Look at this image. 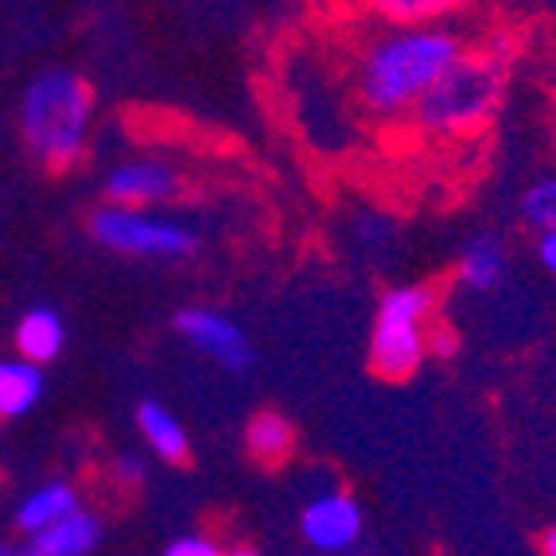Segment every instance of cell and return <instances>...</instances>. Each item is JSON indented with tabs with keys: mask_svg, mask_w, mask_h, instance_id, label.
<instances>
[{
	"mask_svg": "<svg viewBox=\"0 0 556 556\" xmlns=\"http://www.w3.org/2000/svg\"><path fill=\"white\" fill-rule=\"evenodd\" d=\"M176 195H179V176L167 164H156V160L121 164L105 179L110 206H125V211H137V206H149V203H167V199Z\"/></svg>",
	"mask_w": 556,
	"mask_h": 556,
	"instance_id": "obj_8",
	"label": "cell"
},
{
	"mask_svg": "<svg viewBox=\"0 0 556 556\" xmlns=\"http://www.w3.org/2000/svg\"><path fill=\"white\" fill-rule=\"evenodd\" d=\"M541 553H545V556H556V526L548 529L545 538H541Z\"/></svg>",
	"mask_w": 556,
	"mask_h": 556,
	"instance_id": "obj_22",
	"label": "cell"
},
{
	"mask_svg": "<svg viewBox=\"0 0 556 556\" xmlns=\"http://www.w3.org/2000/svg\"><path fill=\"white\" fill-rule=\"evenodd\" d=\"M43 397V370L24 358H0V420H16Z\"/></svg>",
	"mask_w": 556,
	"mask_h": 556,
	"instance_id": "obj_14",
	"label": "cell"
},
{
	"mask_svg": "<svg viewBox=\"0 0 556 556\" xmlns=\"http://www.w3.org/2000/svg\"><path fill=\"white\" fill-rule=\"evenodd\" d=\"M502 105V63L498 55H471L432 86L417 105V125L428 132H471L498 113Z\"/></svg>",
	"mask_w": 556,
	"mask_h": 556,
	"instance_id": "obj_3",
	"label": "cell"
},
{
	"mask_svg": "<svg viewBox=\"0 0 556 556\" xmlns=\"http://www.w3.org/2000/svg\"><path fill=\"white\" fill-rule=\"evenodd\" d=\"M226 556H261V553H257V548H230Z\"/></svg>",
	"mask_w": 556,
	"mask_h": 556,
	"instance_id": "obj_23",
	"label": "cell"
},
{
	"mask_svg": "<svg viewBox=\"0 0 556 556\" xmlns=\"http://www.w3.org/2000/svg\"><path fill=\"white\" fill-rule=\"evenodd\" d=\"M432 304H437V296L428 285H401L381 296L370 334V366L378 378L405 381L420 370V362L428 354Z\"/></svg>",
	"mask_w": 556,
	"mask_h": 556,
	"instance_id": "obj_4",
	"label": "cell"
},
{
	"mask_svg": "<svg viewBox=\"0 0 556 556\" xmlns=\"http://www.w3.org/2000/svg\"><path fill=\"white\" fill-rule=\"evenodd\" d=\"M521 218H526L541 238L556 233V176H545L521 195Z\"/></svg>",
	"mask_w": 556,
	"mask_h": 556,
	"instance_id": "obj_16",
	"label": "cell"
},
{
	"mask_svg": "<svg viewBox=\"0 0 556 556\" xmlns=\"http://www.w3.org/2000/svg\"><path fill=\"white\" fill-rule=\"evenodd\" d=\"M386 233V223H374V218H362L358 223V238H366V245H374V238Z\"/></svg>",
	"mask_w": 556,
	"mask_h": 556,
	"instance_id": "obj_21",
	"label": "cell"
},
{
	"mask_svg": "<svg viewBox=\"0 0 556 556\" xmlns=\"http://www.w3.org/2000/svg\"><path fill=\"white\" fill-rule=\"evenodd\" d=\"M459 277L475 292H491L506 277V245L491 233H479L464 245V257H459Z\"/></svg>",
	"mask_w": 556,
	"mask_h": 556,
	"instance_id": "obj_15",
	"label": "cell"
},
{
	"mask_svg": "<svg viewBox=\"0 0 556 556\" xmlns=\"http://www.w3.org/2000/svg\"><path fill=\"white\" fill-rule=\"evenodd\" d=\"M98 541H102V521L86 510H75L71 518L36 533L28 548H20V556H86Z\"/></svg>",
	"mask_w": 556,
	"mask_h": 556,
	"instance_id": "obj_9",
	"label": "cell"
},
{
	"mask_svg": "<svg viewBox=\"0 0 556 556\" xmlns=\"http://www.w3.org/2000/svg\"><path fill=\"white\" fill-rule=\"evenodd\" d=\"M300 533L319 553H346L362 538V506L346 491L319 494L300 514Z\"/></svg>",
	"mask_w": 556,
	"mask_h": 556,
	"instance_id": "obj_7",
	"label": "cell"
},
{
	"mask_svg": "<svg viewBox=\"0 0 556 556\" xmlns=\"http://www.w3.org/2000/svg\"><path fill=\"white\" fill-rule=\"evenodd\" d=\"M176 331L184 334L187 343L203 351L206 358H214L223 370L241 374L253 362V346L245 339L238 324L223 312H211V307H184L176 316Z\"/></svg>",
	"mask_w": 556,
	"mask_h": 556,
	"instance_id": "obj_6",
	"label": "cell"
},
{
	"mask_svg": "<svg viewBox=\"0 0 556 556\" xmlns=\"http://www.w3.org/2000/svg\"><path fill=\"white\" fill-rule=\"evenodd\" d=\"M538 257H541V265H545V273L556 280V233L553 238H541L538 241Z\"/></svg>",
	"mask_w": 556,
	"mask_h": 556,
	"instance_id": "obj_20",
	"label": "cell"
},
{
	"mask_svg": "<svg viewBox=\"0 0 556 556\" xmlns=\"http://www.w3.org/2000/svg\"><path fill=\"white\" fill-rule=\"evenodd\" d=\"M164 556H226V553H223V545H214L211 538H199V533H191V538L172 541V545L164 548Z\"/></svg>",
	"mask_w": 556,
	"mask_h": 556,
	"instance_id": "obj_18",
	"label": "cell"
},
{
	"mask_svg": "<svg viewBox=\"0 0 556 556\" xmlns=\"http://www.w3.org/2000/svg\"><path fill=\"white\" fill-rule=\"evenodd\" d=\"M93 90L75 71H43L24 93L20 125L31 152L51 167H71L86 149Z\"/></svg>",
	"mask_w": 556,
	"mask_h": 556,
	"instance_id": "obj_2",
	"label": "cell"
},
{
	"mask_svg": "<svg viewBox=\"0 0 556 556\" xmlns=\"http://www.w3.org/2000/svg\"><path fill=\"white\" fill-rule=\"evenodd\" d=\"M0 556H20V548H9V545H0Z\"/></svg>",
	"mask_w": 556,
	"mask_h": 556,
	"instance_id": "obj_24",
	"label": "cell"
},
{
	"mask_svg": "<svg viewBox=\"0 0 556 556\" xmlns=\"http://www.w3.org/2000/svg\"><path fill=\"white\" fill-rule=\"evenodd\" d=\"M137 428H140V437L149 440L152 452H156L160 459H167V464H184L187 455H191V440H187L184 420L167 405H160V401H140Z\"/></svg>",
	"mask_w": 556,
	"mask_h": 556,
	"instance_id": "obj_10",
	"label": "cell"
},
{
	"mask_svg": "<svg viewBox=\"0 0 556 556\" xmlns=\"http://www.w3.org/2000/svg\"><path fill=\"white\" fill-rule=\"evenodd\" d=\"M381 12L393 20V24H420L428 16H440L444 4L437 0H390V4H381Z\"/></svg>",
	"mask_w": 556,
	"mask_h": 556,
	"instance_id": "obj_17",
	"label": "cell"
},
{
	"mask_svg": "<svg viewBox=\"0 0 556 556\" xmlns=\"http://www.w3.org/2000/svg\"><path fill=\"white\" fill-rule=\"evenodd\" d=\"M75 510H83V506H78L75 486H71V482H47V486H39V491H31L28 498L20 502L16 526L36 538V533H43V529L55 526V521L71 518Z\"/></svg>",
	"mask_w": 556,
	"mask_h": 556,
	"instance_id": "obj_13",
	"label": "cell"
},
{
	"mask_svg": "<svg viewBox=\"0 0 556 556\" xmlns=\"http://www.w3.org/2000/svg\"><path fill=\"white\" fill-rule=\"evenodd\" d=\"M113 475H117L121 486H140L144 482V464H140L137 455H117L113 459Z\"/></svg>",
	"mask_w": 556,
	"mask_h": 556,
	"instance_id": "obj_19",
	"label": "cell"
},
{
	"mask_svg": "<svg viewBox=\"0 0 556 556\" xmlns=\"http://www.w3.org/2000/svg\"><path fill=\"white\" fill-rule=\"evenodd\" d=\"M464 59V43L447 28H401L366 47L358 66V98L374 117L417 110L432 86Z\"/></svg>",
	"mask_w": 556,
	"mask_h": 556,
	"instance_id": "obj_1",
	"label": "cell"
},
{
	"mask_svg": "<svg viewBox=\"0 0 556 556\" xmlns=\"http://www.w3.org/2000/svg\"><path fill=\"white\" fill-rule=\"evenodd\" d=\"M296 447V428L285 413L277 408H265V413H253L250 425H245V452L265 467L285 464Z\"/></svg>",
	"mask_w": 556,
	"mask_h": 556,
	"instance_id": "obj_12",
	"label": "cell"
},
{
	"mask_svg": "<svg viewBox=\"0 0 556 556\" xmlns=\"http://www.w3.org/2000/svg\"><path fill=\"white\" fill-rule=\"evenodd\" d=\"M63 343H66V327H63V319H59V312H51V307H31L28 316L20 319L16 351H20V358L39 366V370L63 354Z\"/></svg>",
	"mask_w": 556,
	"mask_h": 556,
	"instance_id": "obj_11",
	"label": "cell"
},
{
	"mask_svg": "<svg viewBox=\"0 0 556 556\" xmlns=\"http://www.w3.org/2000/svg\"><path fill=\"white\" fill-rule=\"evenodd\" d=\"M90 233L105 250L129 253V257H187L195 253V233L172 218H152V214L125 211V206H102L93 211Z\"/></svg>",
	"mask_w": 556,
	"mask_h": 556,
	"instance_id": "obj_5",
	"label": "cell"
}]
</instances>
